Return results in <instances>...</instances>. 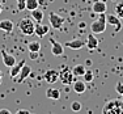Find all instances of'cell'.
Returning a JSON list of instances; mask_svg holds the SVG:
<instances>
[{
    "label": "cell",
    "instance_id": "1",
    "mask_svg": "<svg viewBox=\"0 0 123 114\" xmlns=\"http://www.w3.org/2000/svg\"><path fill=\"white\" fill-rule=\"evenodd\" d=\"M106 13H101L98 19L90 24V32L93 34H101L106 30Z\"/></svg>",
    "mask_w": 123,
    "mask_h": 114
},
{
    "label": "cell",
    "instance_id": "2",
    "mask_svg": "<svg viewBox=\"0 0 123 114\" xmlns=\"http://www.w3.org/2000/svg\"><path fill=\"white\" fill-rule=\"evenodd\" d=\"M34 26H36V24H34L33 19H29V17H24L18 22V29L24 36L34 34Z\"/></svg>",
    "mask_w": 123,
    "mask_h": 114
},
{
    "label": "cell",
    "instance_id": "3",
    "mask_svg": "<svg viewBox=\"0 0 123 114\" xmlns=\"http://www.w3.org/2000/svg\"><path fill=\"white\" fill-rule=\"evenodd\" d=\"M74 79L75 76L72 74V70L69 67H63V70L59 72V80L64 85H69V84L74 83Z\"/></svg>",
    "mask_w": 123,
    "mask_h": 114
},
{
    "label": "cell",
    "instance_id": "4",
    "mask_svg": "<svg viewBox=\"0 0 123 114\" xmlns=\"http://www.w3.org/2000/svg\"><path fill=\"white\" fill-rule=\"evenodd\" d=\"M104 114H123L122 102H119V101L109 102L104 109Z\"/></svg>",
    "mask_w": 123,
    "mask_h": 114
},
{
    "label": "cell",
    "instance_id": "5",
    "mask_svg": "<svg viewBox=\"0 0 123 114\" xmlns=\"http://www.w3.org/2000/svg\"><path fill=\"white\" fill-rule=\"evenodd\" d=\"M50 25L54 29H60L64 24V17L60 14L55 13V12H50Z\"/></svg>",
    "mask_w": 123,
    "mask_h": 114
},
{
    "label": "cell",
    "instance_id": "6",
    "mask_svg": "<svg viewBox=\"0 0 123 114\" xmlns=\"http://www.w3.org/2000/svg\"><path fill=\"white\" fill-rule=\"evenodd\" d=\"M106 22L114 26V32H115V33H118V32L122 30L121 19H119L115 13H114V14H106Z\"/></svg>",
    "mask_w": 123,
    "mask_h": 114
},
{
    "label": "cell",
    "instance_id": "7",
    "mask_svg": "<svg viewBox=\"0 0 123 114\" xmlns=\"http://www.w3.org/2000/svg\"><path fill=\"white\" fill-rule=\"evenodd\" d=\"M50 45H51V54L55 55V57H60V55H63L64 52V46L59 43L58 41L52 39V38H50Z\"/></svg>",
    "mask_w": 123,
    "mask_h": 114
},
{
    "label": "cell",
    "instance_id": "8",
    "mask_svg": "<svg viewBox=\"0 0 123 114\" xmlns=\"http://www.w3.org/2000/svg\"><path fill=\"white\" fill-rule=\"evenodd\" d=\"M31 74V67L28 66V64H24V67L21 68V71H20V74L17 77H14V81H17V83H24L25 79H28V76Z\"/></svg>",
    "mask_w": 123,
    "mask_h": 114
},
{
    "label": "cell",
    "instance_id": "9",
    "mask_svg": "<svg viewBox=\"0 0 123 114\" xmlns=\"http://www.w3.org/2000/svg\"><path fill=\"white\" fill-rule=\"evenodd\" d=\"M63 46H64V47L71 49V50H80V49H83L84 46H85V41L77 38V39H74V41H68V42H66Z\"/></svg>",
    "mask_w": 123,
    "mask_h": 114
},
{
    "label": "cell",
    "instance_id": "10",
    "mask_svg": "<svg viewBox=\"0 0 123 114\" xmlns=\"http://www.w3.org/2000/svg\"><path fill=\"white\" fill-rule=\"evenodd\" d=\"M0 54H1V59H3V63L5 64L7 67H13L14 64H16V58L13 57L12 54H8L5 50H1L0 51Z\"/></svg>",
    "mask_w": 123,
    "mask_h": 114
},
{
    "label": "cell",
    "instance_id": "11",
    "mask_svg": "<svg viewBox=\"0 0 123 114\" xmlns=\"http://www.w3.org/2000/svg\"><path fill=\"white\" fill-rule=\"evenodd\" d=\"M45 80L47 81L49 84H54L59 80V72L55 71V70H49V71L45 72Z\"/></svg>",
    "mask_w": 123,
    "mask_h": 114
},
{
    "label": "cell",
    "instance_id": "12",
    "mask_svg": "<svg viewBox=\"0 0 123 114\" xmlns=\"http://www.w3.org/2000/svg\"><path fill=\"white\" fill-rule=\"evenodd\" d=\"M106 3L105 1H101V0H97V1L93 3L92 5V11L93 13H97V14H101V13H106Z\"/></svg>",
    "mask_w": 123,
    "mask_h": 114
},
{
    "label": "cell",
    "instance_id": "13",
    "mask_svg": "<svg viewBox=\"0 0 123 114\" xmlns=\"http://www.w3.org/2000/svg\"><path fill=\"white\" fill-rule=\"evenodd\" d=\"M49 30L50 26L42 24V22H37V25L34 26V34H37L38 37H45L49 33Z\"/></svg>",
    "mask_w": 123,
    "mask_h": 114
},
{
    "label": "cell",
    "instance_id": "14",
    "mask_svg": "<svg viewBox=\"0 0 123 114\" xmlns=\"http://www.w3.org/2000/svg\"><path fill=\"white\" fill-rule=\"evenodd\" d=\"M85 46L89 50H96V49L98 47V39L97 37H96V34H89V36L86 37V41H85Z\"/></svg>",
    "mask_w": 123,
    "mask_h": 114
},
{
    "label": "cell",
    "instance_id": "15",
    "mask_svg": "<svg viewBox=\"0 0 123 114\" xmlns=\"http://www.w3.org/2000/svg\"><path fill=\"white\" fill-rule=\"evenodd\" d=\"M24 64H26V60L25 59H22V60H20L18 63H16L13 67H11L9 68V75H11V77L14 79V77H17L20 74V71H21V68L24 67Z\"/></svg>",
    "mask_w": 123,
    "mask_h": 114
},
{
    "label": "cell",
    "instance_id": "16",
    "mask_svg": "<svg viewBox=\"0 0 123 114\" xmlns=\"http://www.w3.org/2000/svg\"><path fill=\"white\" fill-rule=\"evenodd\" d=\"M14 28V24L11 20H1L0 21V30L5 32V33H12Z\"/></svg>",
    "mask_w": 123,
    "mask_h": 114
},
{
    "label": "cell",
    "instance_id": "17",
    "mask_svg": "<svg viewBox=\"0 0 123 114\" xmlns=\"http://www.w3.org/2000/svg\"><path fill=\"white\" fill-rule=\"evenodd\" d=\"M46 96L50 100H59L60 98V90L58 88H49L46 90Z\"/></svg>",
    "mask_w": 123,
    "mask_h": 114
},
{
    "label": "cell",
    "instance_id": "18",
    "mask_svg": "<svg viewBox=\"0 0 123 114\" xmlns=\"http://www.w3.org/2000/svg\"><path fill=\"white\" fill-rule=\"evenodd\" d=\"M74 90L79 95L84 93L86 90V85H85V81H81V80H76L74 81Z\"/></svg>",
    "mask_w": 123,
    "mask_h": 114
},
{
    "label": "cell",
    "instance_id": "19",
    "mask_svg": "<svg viewBox=\"0 0 123 114\" xmlns=\"http://www.w3.org/2000/svg\"><path fill=\"white\" fill-rule=\"evenodd\" d=\"M72 70V74H74L75 77H80V76H83L84 74H85L86 71V67L84 66V64H77V66H75Z\"/></svg>",
    "mask_w": 123,
    "mask_h": 114
},
{
    "label": "cell",
    "instance_id": "20",
    "mask_svg": "<svg viewBox=\"0 0 123 114\" xmlns=\"http://www.w3.org/2000/svg\"><path fill=\"white\" fill-rule=\"evenodd\" d=\"M31 12V19L34 20L36 22H42L43 21V12L39 9V8H37V9H33V11H30Z\"/></svg>",
    "mask_w": 123,
    "mask_h": 114
},
{
    "label": "cell",
    "instance_id": "21",
    "mask_svg": "<svg viewBox=\"0 0 123 114\" xmlns=\"http://www.w3.org/2000/svg\"><path fill=\"white\" fill-rule=\"evenodd\" d=\"M28 50L29 51L39 52V50H41V42H39V41H31V42H29L28 43Z\"/></svg>",
    "mask_w": 123,
    "mask_h": 114
},
{
    "label": "cell",
    "instance_id": "22",
    "mask_svg": "<svg viewBox=\"0 0 123 114\" xmlns=\"http://www.w3.org/2000/svg\"><path fill=\"white\" fill-rule=\"evenodd\" d=\"M38 7H39V1L38 0H26V9L28 11L37 9Z\"/></svg>",
    "mask_w": 123,
    "mask_h": 114
},
{
    "label": "cell",
    "instance_id": "23",
    "mask_svg": "<svg viewBox=\"0 0 123 114\" xmlns=\"http://www.w3.org/2000/svg\"><path fill=\"white\" fill-rule=\"evenodd\" d=\"M83 77H84V81H85V83H90V81H93V79H94V74H93L92 70H86L85 74L83 75Z\"/></svg>",
    "mask_w": 123,
    "mask_h": 114
},
{
    "label": "cell",
    "instance_id": "24",
    "mask_svg": "<svg viewBox=\"0 0 123 114\" xmlns=\"http://www.w3.org/2000/svg\"><path fill=\"white\" fill-rule=\"evenodd\" d=\"M114 12H115V14L119 17V19H123V1L118 3V4L115 5V8H114Z\"/></svg>",
    "mask_w": 123,
    "mask_h": 114
},
{
    "label": "cell",
    "instance_id": "25",
    "mask_svg": "<svg viewBox=\"0 0 123 114\" xmlns=\"http://www.w3.org/2000/svg\"><path fill=\"white\" fill-rule=\"evenodd\" d=\"M81 108H83V105H81L80 101H74L71 104V110H72V112L77 113V112H80V110H81Z\"/></svg>",
    "mask_w": 123,
    "mask_h": 114
},
{
    "label": "cell",
    "instance_id": "26",
    "mask_svg": "<svg viewBox=\"0 0 123 114\" xmlns=\"http://www.w3.org/2000/svg\"><path fill=\"white\" fill-rule=\"evenodd\" d=\"M16 1H17V11L26 9V0H16Z\"/></svg>",
    "mask_w": 123,
    "mask_h": 114
},
{
    "label": "cell",
    "instance_id": "27",
    "mask_svg": "<svg viewBox=\"0 0 123 114\" xmlns=\"http://www.w3.org/2000/svg\"><path fill=\"white\" fill-rule=\"evenodd\" d=\"M115 89H117V92H118L119 95H122V101H123V83L122 81H118V83H117Z\"/></svg>",
    "mask_w": 123,
    "mask_h": 114
},
{
    "label": "cell",
    "instance_id": "28",
    "mask_svg": "<svg viewBox=\"0 0 123 114\" xmlns=\"http://www.w3.org/2000/svg\"><path fill=\"white\" fill-rule=\"evenodd\" d=\"M30 54H29V58H30L31 60H36L37 58H38V52L37 51H29Z\"/></svg>",
    "mask_w": 123,
    "mask_h": 114
},
{
    "label": "cell",
    "instance_id": "29",
    "mask_svg": "<svg viewBox=\"0 0 123 114\" xmlns=\"http://www.w3.org/2000/svg\"><path fill=\"white\" fill-rule=\"evenodd\" d=\"M16 114H30V112L26 110V109H20V110H17Z\"/></svg>",
    "mask_w": 123,
    "mask_h": 114
},
{
    "label": "cell",
    "instance_id": "30",
    "mask_svg": "<svg viewBox=\"0 0 123 114\" xmlns=\"http://www.w3.org/2000/svg\"><path fill=\"white\" fill-rule=\"evenodd\" d=\"M0 114H12V113L8 109H0Z\"/></svg>",
    "mask_w": 123,
    "mask_h": 114
},
{
    "label": "cell",
    "instance_id": "31",
    "mask_svg": "<svg viewBox=\"0 0 123 114\" xmlns=\"http://www.w3.org/2000/svg\"><path fill=\"white\" fill-rule=\"evenodd\" d=\"M79 28L84 29V28H85V22H80V24H79Z\"/></svg>",
    "mask_w": 123,
    "mask_h": 114
},
{
    "label": "cell",
    "instance_id": "32",
    "mask_svg": "<svg viewBox=\"0 0 123 114\" xmlns=\"http://www.w3.org/2000/svg\"><path fill=\"white\" fill-rule=\"evenodd\" d=\"M1 11H3V5H1V3H0V13H1Z\"/></svg>",
    "mask_w": 123,
    "mask_h": 114
}]
</instances>
